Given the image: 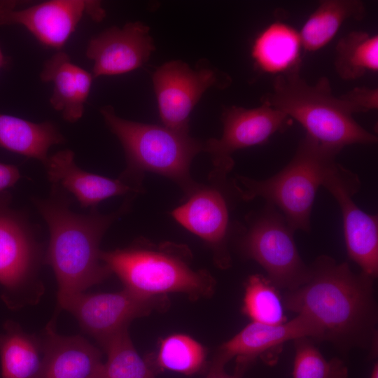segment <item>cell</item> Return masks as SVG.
I'll return each mask as SVG.
<instances>
[{
    "label": "cell",
    "instance_id": "obj_1",
    "mask_svg": "<svg viewBox=\"0 0 378 378\" xmlns=\"http://www.w3.org/2000/svg\"><path fill=\"white\" fill-rule=\"evenodd\" d=\"M373 279L354 273L346 262L320 255L309 266L307 281L288 291L284 303L314 320L323 330V340L343 350L368 347L375 338L377 320Z\"/></svg>",
    "mask_w": 378,
    "mask_h": 378
},
{
    "label": "cell",
    "instance_id": "obj_2",
    "mask_svg": "<svg viewBox=\"0 0 378 378\" xmlns=\"http://www.w3.org/2000/svg\"><path fill=\"white\" fill-rule=\"evenodd\" d=\"M130 200L104 215L97 209L88 214L74 212L69 198L55 185L48 198L33 200L50 232L45 262L57 279L58 302L85 292L111 274L100 258L99 244L111 225L129 209Z\"/></svg>",
    "mask_w": 378,
    "mask_h": 378
},
{
    "label": "cell",
    "instance_id": "obj_3",
    "mask_svg": "<svg viewBox=\"0 0 378 378\" xmlns=\"http://www.w3.org/2000/svg\"><path fill=\"white\" fill-rule=\"evenodd\" d=\"M100 258L125 288L141 295L182 293L197 299L214 290V279L206 270L192 267V255L186 245L154 244L143 238L124 248L102 251Z\"/></svg>",
    "mask_w": 378,
    "mask_h": 378
},
{
    "label": "cell",
    "instance_id": "obj_4",
    "mask_svg": "<svg viewBox=\"0 0 378 378\" xmlns=\"http://www.w3.org/2000/svg\"><path fill=\"white\" fill-rule=\"evenodd\" d=\"M100 113L125 153L127 166L121 179L143 189L144 174L155 173L176 183L186 197L199 186L190 174V165L203 151L204 143L188 132L122 118L110 105L103 106Z\"/></svg>",
    "mask_w": 378,
    "mask_h": 378
},
{
    "label": "cell",
    "instance_id": "obj_5",
    "mask_svg": "<svg viewBox=\"0 0 378 378\" xmlns=\"http://www.w3.org/2000/svg\"><path fill=\"white\" fill-rule=\"evenodd\" d=\"M341 150L306 134L290 162L274 176L257 180L237 175L231 183L242 200L262 197L282 214L295 232H309L316 191L337 164Z\"/></svg>",
    "mask_w": 378,
    "mask_h": 378
},
{
    "label": "cell",
    "instance_id": "obj_6",
    "mask_svg": "<svg viewBox=\"0 0 378 378\" xmlns=\"http://www.w3.org/2000/svg\"><path fill=\"white\" fill-rule=\"evenodd\" d=\"M261 102L296 120L321 144L342 150L377 141V136L360 125L334 96L328 78L322 76L311 85L300 76V66L276 76Z\"/></svg>",
    "mask_w": 378,
    "mask_h": 378
},
{
    "label": "cell",
    "instance_id": "obj_7",
    "mask_svg": "<svg viewBox=\"0 0 378 378\" xmlns=\"http://www.w3.org/2000/svg\"><path fill=\"white\" fill-rule=\"evenodd\" d=\"M246 225H237L239 246L244 253L258 262L274 285L295 290L309 276V267L302 261L293 234L282 214L266 203L262 210L250 213Z\"/></svg>",
    "mask_w": 378,
    "mask_h": 378
},
{
    "label": "cell",
    "instance_id": "obj_8",
    "mask_svg": "<svg viewBox=\"0 0 378 378\" xmlns=\"http://www.w3.org/2000/svg\"><path fill=\"white\" fill-rule=\"evenodd\" d=\"M102 347L130 323L167 307L164 296H147L124 288L116 293H79L58 302Z\"/></svg>",
    "mask_w": 378,
    "mask_h": 378
},
{
    "label": "cell",
    "instance_id": "obj_9",
    "mask_svg": "<svg viewBox=\"0 0 378 378\" xmlns=\"http://www.w3.org/2000/svg\"><path fill=\"white\" fill-rule=\"evenodd\" d=\"M221 120L223 134L220 139L211 138L204 143L203 151L211 158L213 169L210 181L227 178L234 162L232 155L237 150L261 145L278 132L284 131L290 118L266 104L253 108L231 106L224 108Z\"/></svg>",
    "mask_w": 378,
    "mask_h": 378
},
{
    "label": "cell",
    "instance_id": "obj_10",
    "mask_svg": "<svg viewBox=\"0 0 378 378\" xmlns=\"http://www.w3.org/2000/svg\"><path fill=\"white\" fill-rule=\"evenodd\" d=\"M153 83L164 126L188 132L189 115L204 92L211 88H225L231 79L209 66L191 69L181 60H172L154 71Z\"/></svg>",
    "mask_w": 378,
    "mask_h": 378
},
{
    "label": "cell",
    "instance_id": "obj_11",
    "mask_svg": "<svg viewBox=\"0 0 378 378\" xmlns=\"http://www.w3.org/2000/svg\"><path fill=\"white\" fill-rule=\"evenodd\" d=\"M15 1H0V26L21 25L42 45L61 50L84 14L102 21L106 13L100 1L50 0L25 8Z\"/></svg>",
    "mask_w": 378,
    "mask_h": 378
},
{
    "label": "cell",
    "instance_id": "obj_12",
    "mask_svg": "<svg viewBox=\"0 0 378 378\" xmlns=\"http://www.w3.org/2000/svg\"><path fill=\"white\" fill-rule=\"evenodd\" d=\"M323 186L340 206L349 258L360 266L361 272L376 278L378 274V218L363 211L352 199L360 186L358 176L337 163Z\"/></svg>",
    "mask_w": 378,
    "mask_h": 378
},
{
    "label": "cell",
    "instance_id": "obj_13",
    "mask_svg": "<svg viewBox=\"0 0 378 378\" xmlns=\"http://www.w3.org/2000/svg\"><path fill=\"white\" fill-rule=\"evenodd\" d=\"M6 193L0 196V284L2 298L15 308L24 298L34 279L38 247L24 219L8 207Z\"/></svg>",
    "mask_w": 378,
    "mask_h": 378
},
{
    "label": "cell",
    "instance_id": "obj_14",
    "mask_svg": "<svg viewBox=\"0 0 378 378\" xmlns=\"http://www.w3.org/2000/svg\"><path fill=\"white\" fill-rule=\"evenodd\" d=\"M227 181L200 183L187 200L172 211L173 218L188 231L209 245L216 260L222 267L229 266L230 255L227 243L231 230L230 209L224 186Z\"/></svg>",
    "mask_w": 378,
    "mask_h": 378
},
{
    "label": "cell",
    "instance_id": "obj_15",
    "mask_svg": "<svg viewBox=\"0 0 378 378\" xmlns=\"http://www.w3.org/2000/svg\"><path fill=\"white\" fill-rule=\"evenodd\" d=\"M149 27L141 22L113 26L92 37L86 56L93 61L94 78L134 71L144 64L155 50Z\"/></svg>",
    "mask_w": 378,
    "mask_h": 378
},
{
    "label": "cell",
    "instance_id": "obj_16",
    "mask_svg": "<svg viewBox=\"0 0 378 378\" xmlns=\"http://www.w3.org/2000/svg\"><path fill=\"white\" fill-rule=\"evenodd\" d=\"M308 337L323 340L321 326L304 314L289 321L272 325L252 321L219 348L216 356L228 362L237 357L238 363L249 365L257 356L299 338Z\"/></svg>",
    "mask_w": 378,
    "mask_h": 378
},
{
    "label": "cell",
    "instance_id": "obj_17",
    "mask_svg": "<svg viewBox=\"0 0 378 378\" xmlns=\"http://www.w3.org/2000/svg\"><path fill=\"white\" fill-rule=\"evenodd\" d=\"M43 165L49 181L72 194L83 208L97 209L107 198L144 191L120 177L111 178L82 169L75 162L71 150H59L48 156Z\"/></svg>",
    "mask_w": 378,
    "mask_h": 378
},
{
    "label": "cell",
    "instance_id": "obj_18",
    "mask_svg": "<svg viewBox=\"0 0 378 378\" xmlns=\"http://www.w3.org/2000/svg\"><path fill=\"white\" fill-rule=\"evenodd\" d=\"M43 348L39 378H96L103 363L100 351L85 338L63 336L51 321L41 338Z\"/></svg>",
    "mask_w": 378,
    "mask_h": 378
},
{
    "label": "cell",
    "instance_id": "obj_19",
    "mask_svg": "<svg viewBox=\"0 0 378 378\" xmlns=\"http://www.w3.org/2000/svg\"><path fill=\"white\" fill-rule=\"evenodd\" d=\"M39 76L43 82L53 86L49 100L52 107L67 122L80 119L90 92L92 74L73 63L67 53L59 50L44 62Z\"/></svg>",
    "mask_w": 378,
    "mask_h": 378
},
{
    "label": "cell",
    "instance_id": "obj_20",
    "mask_svg": "<svg viewBox=\"0 0 378 378\" xmlns=\"http://www.w3.org/2000/svg\"><path fill=\"white\" fill-rule=\"evenodd\" d=\"M59 128L52 122H34L0 113V146L39 160L43 164L52 146L64 143Z\"/></svg>",
    "mask_w": 378,
    "mask_h": 378
},
{
    "label": "cell",
    "instance_id": "obj_21",
    "mask_svg": "<svg viewBox=\"0 0 378 378\" xmlns=\"http://www.w3.org/2000/svg\"><path fill=\"white\" fill-rule=\"evenodd\" d=\"M302 48L299 32L286 24L275 22L257 36L251 55L260 69L281 74L300 66Z\"/></svg>",
    "mask_w": 378,
    "mask_h": 378
},
{
    "label": "cell",
    "instance_id": "obj_22",
    "mask_svg": "<svg viewBox=\"0 0 378 378\" xmlns=\"http://www.w3.org/2000/svg\"><path fill=\"white\" fill-rule=\"evenodd\" d=\"M0 333L1 378H39L43 348L41 338L7 321Z\"/></svg>",
    "mask_w": 378,
    "mask_h": 378
},
{
    "label": "cell",
    "instance_id": "obj_23",
    "mask_svg": "<svg viewBox=\"0 0 378 378\" xmlns=\"http://www.w3.org/2000/svg\"><path fill=\"white\" fill-rule=\"evenodd\" d=\"M365 11L364 3L359 0L321 1L299 32L302 48L309 52L322 48L346 20H360Z\"/></svg>",
    "mask_w": 378,
    "mask_h": 378
},
{
    "label": "cell",
    "instance_id": "obj_24",
    "mask_svg": "<svg viewBox=\"0 0 378 378\" xmlns=\"http://www.w3.org/2000/svg\"><path fill=\"white\" fill-rule=\"evenodd\" d=\"M335 69L343 80L362 77L378 70V36L355 30L341 38L335 47Z\"/></svg>",
    "mask_w": 378,
    "mask_h": 378
},
{
    "label": "cell",
    "instance_id": "obj_25",
    "mask_svg": "<svg viewBox=\"0 0 378 378\" xmlns=\"http://www.w3.org/2000/svg\"><path fill=\"white\" fill-rule=\"evenodd\" d=\"M103 349L107 360L96 378H156L136 351L127 328L112 337Z\"/></svg>",
    "mask_w": 378,
    "mask_h": 378
},
{
    "label": "cell",
    "instance_id": "obj_26",
    "mask_svg": "<svg viewBox=\"0 0 378 378\" xmlns=\"http://www.w3.org/2000/svg\"><path fill=\"white\" fill-rule=\"evenodd\" d=\"M206 354L204 347L197 340L186 335L175 334L161 341L156 363L160 369L191 375L203 368Z\"/></svg>",
    "mask_w": 378,
    "mask_h": 378
},
{
    "label": "cell",
    "instance_id": "obj_27",
    "mask_svg": "<svg viewBox=\"0 0 378 378\" xmlns=\"http://www.w3.org/2000/svg\"><path fill=\"white\" fill-rule=\"evenodd\" d=\"M242 311L253 322L276 325L286 321L275 286L260 274L250 276L246 283Z\"/></svg>",
    "mask_w": 378,
    "mask_h": 378
},
{
    "label": "cell",
    "instance_id": "obj_28",
    "mask_svg": "<svg viewBox=\"0 0 378 378\" xmlns=\"http://www.w3.org/2000/svg\"><path fill=\"white\" fill-rule=\"evenodd\" d=\"M295 341L293 378H347L348 369L338 358L327 360L308 337Z\"/></svg>",
    "mask_w": 378,
    "mask_h": 378
},
{
    "label": "cell",
    "instance_id": "obj_29",
    "mask_svg": "<svg viewBox=\"0 0 378 378\" xmlns=\"http://www.w3.org/2000/svg\"><path fill=\"white\" fill-rule=\"evenodd\" d=\"M345 108L351 113H365L377 109V88L357 87L340 97Z\"/></svg>",
    "mask_w": 378,
    "mask_h": 378
},
{
    "label": "cell",
    "instance_id": "obj_30",
    "mask_svg": "<svg viewBox=\"0 0 378 378\" xmlns=\"http://www.w3.org/2000/svg\"><path fill=\"white\" fill-rule=\"evenodd\" d=\"M227 363L216 355L206 378H241L248 365L237 363L236 371L233 374H227L225 370Z\"/></svg>",
    "mask_w": 378,
    "mask_h": 378
},
{
    "label": "cell",
    "instance_id": "obj_31",
    "mask_svg": "<svg viewBox=\"0 0 378 378\" xmlns=\"http://www.w3.org/2000/svg\"><path fill=\"white\" fill-rule=\"evenodd\" d=\"M20 177V170L15 165L0 162V196L15 186Z\"/></svg>",
    "mask_w": 378,
    "mask_h": 378
},
{
    "label": "cell",
    "instance_id": "obj_32",
    "mask_svg": "<svg viewBox=\"0 0 378 378\" xmlns=\"http://www.w3.org/2000/svg\"><path fill=\"white\" fill-rule=\"evenodd\" d=\"M8 64V58L4 55L0 47V69Z\"/></svg>",
    "mask_w": 378,
    "mask_h": 378
},
{
    "label": "cell",
    "instance_id": "obj_33",
    "mask_svg": "<svg viewBox=\"0 0 378 378\" xmlns=\"http://www.w3.org/2000/svg\"><path fill=\"white\" fill-rule=\"evenodd\" d=\"M370 378H378V365L377 363H376L371 372L370 377Z\"/></svg>",
    "mask_w": 378,
    "mask_h": 378
}]
</instances>
